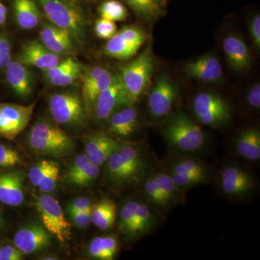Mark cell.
Wrapping results in <instances>:
<instances>
[{
    "label": "cell",
    "mask_w": 260,
    "mask_h": 260,
    "mask_svg": "<svg viewBox=\"0 0 260 260\" xmlns=\"http://www.w3.org/2000/svg\"><path fill=\"white\" fill-rule=\"evenodd\" d=\"M106 162L108 178L119 188L138 184L148 170L147 159L136 145H120Z\"/></svg>",
    "instance_id": "6da1fadb"
},
{
    "label": "cell",
    "mask_w": 260,
    "mask_h": 260,
    "mask_svg": "<svg viewBox=\"0 0 260 260\" xmlns=\"http://www.w3.org/2000/svg\"><path fill=\"white\" fill-rule=\"evenodd\" d=\"M51 23L68 30L75 42H83L85 37V15L73 0H38Z\"/></svg>",
    "instance_id": "7a4b0ae2"
},
{
    "label": "cell",
    "mask_w": 260,
    "mask_h": 260,
    "mask_svg": "<svg viewBox=\"0 0 260 260\" xmlns=\"http://www.w3.org/2000/svg\"><path fill=\"white\" fill-rule=\"evenodd\" d=\"M155 66L153 51L148 47L133 61L121 67L119 75L132 104L138 102L149 88Z\"/></svg>",
    "instance_id": "3957f363"
},
{
    "label": "cell",
    "mask_w": 260,
    "mask_h": 260,
    "mask_svg": "<svg viewBox=\"0 0 260 260\" xmlns=\"http://www.w3.org/2000/svg\"><path fill=\"white\" fill-rule=\"evenodd\" d=\"M28 143L34 152L48 156H64L74 148L73 140L66 133L46 121L34 124L29 134Z\"/></svg>",
    "instance_id": "277c9868"
},
{
    "label": "cell",
    "mask_w": 260,
    "mask_h": 260,
    "mask_svg": "<svg viewBox=\"0 0 260 260\" xmlns=\"http://www.w3.org/2000/svg\"><path fill=\"white\" fill-rule=\"evenodd\" d=\"M164 133L173 148L179 151H196L205 142V135L201 127L182 112L174 113L169 118Z\"/></svg>",
    "instance_id": "5b68a950"
},
{
    "label": "cell",
    "mask_w": 260,
    "mask_h": 260,
    "mask_svg": "<svg viewBox=\"0 0 260 260\" xmlns=\"http://www.w3.org/2000/svg\"><path fill=\"white\" fill-rule=\"evenodd\" d=\"M198 120L205 125L218 126L231 118L230 106L226 101L213 92H203L196 95L192 103Z\"/></svg>",
    "instance_id": "8992f818"
},
{
    "label": "cell",
    "mask_w": 260,
    "mask_h": 260,
    "mask_svg": "<svg viewBox=\"0 0 260 260\" xmlns=\"http://www.w3.org/2000/svg\"><path fill=\"white\" fill-rule=\"evenodd\" d=\"M37 208L44 228L61 242L70 240L71 225L65 218L59 202L51 195L43 194L37 199Z\"/></svg>",
    "instance_id": "52a82bcc"
},
{
    "label": "cell",
    "mask_w": 260,
    "mask_h": 260,
    "mask_svg": "<svg viewBox=\"0 0 260 260\" xmlns=\"http://www.w3.org/2000/svg\"><path fill=\"white\" fill-rule=\"evenodd\" d=\"M145 39L146 35L141 28L134 25L124 26L108 40L104 53L119 60H127L138 53Z\"/></svg>",
    "instance_id": "ba28073f"
},
{
    "label": "cell",
    "mask_w": 260,
    "mask_h": 260,
    "mask_svg": "<svg viewBox=\"0 0 260 260\" xmlns=\"http://www.w3.org/2000/svg\"><path fill=\"white\" fill-rule=\"evenodd\" d=\"M36 105L0 103V137L14 140L28 125Z\"/></svg>",
    "instance_id": "9c48e42d"
},
{
    "label": "cell",
    "mask_w": 260,
    "mask_h": 260,
    "mask_svg": "<svg viewBox=\"0 0 260 260\" xmlns=\"http://www.w3.org/2000/svg\"><path fill=\"white\" fill-rule=\"evenodd\" d=\"M49 110L58 124L71 125L83 120L85 109L83 100L78 94L64 92L51 95Z\"/></svg>",
    "instance_id": "30bf717a"
},
{
    "label": "cell",
    "mask_w": 260,
    "mask_h": 260,
    "mask_svg": "<svg viewBox=\"0 0 260 260\" xmlns=\"http://www.w3.org/2000/svg\"><path fill=\"white\" fill-rule=\"evenodd\" d=\"M179 91L175 83L167 74L162 73L150 89L148 104L150 114L155 118L167 116L177 100Z\"/></svg>",
    "instance_id": "8fae6325"
},
{
    "label": "cell",
    "mask_w": 260,
    "mask_h": 260,
    "mask_svg": "<svg viewBox=\"0 0 260 260\" xmlns=\"http://www.w3.org/2000/svg\"><path fill=\"white\" fill-rule=\"evenodd\" d=\"M133 105L130 101L120 75H114L112 83L99 94L95 102L97 118L104 120L123 107Z\"/></svg>",
    "instance_id": "7c38bea8"
},
{
    "label": "cell",
    "mask_w": 260,
    "mask_h": 260,
    "mask_svg": "<svg viewBox=\"0 0 260 260\" xmlns=\"http://www.w3.org/2000/svg\"><path fill=\"white\" fill-rule=\"evenodd\" d=\"M114 75L102 67H93L84 73L82 78V100L86 112L95 106L99 94L112 83Z\"/></svg>",
    "instance_id": "4fadbf2b"
},
{
    "label": "cell",
    "mask_w": 260,
    "mask_h": 260,
    "mask_svg": "<svg viewBox=\"0 0 260 260\" xmlns=\"http://www.w3.org/2000/svg\"><path fill=\"white\" fill-rule=\"evenodd\" d=\"M254 177L250 173L237 166H229L220 175V186L229 196L241 198L251 192L254 188Z\"/></svg>",
    "instance_id": "5bb4252c"
},
{
    "label": "cell",
    "mask_w": 260,
    "mask_h": 260,
    "mask_svg": "<svg viewBox=\"0 0 260 260\" xmlns=\"http://www.w3.org/2000/svg\"><path fill=\"white\" fill-rule=\"evenodd\" d=\"M14 243L23 254H32L50 245V233L40 224H30L19 229Z\"/></svg>",
    "instance_id": "9a60e30c"
},
{
    "label": "cell",
    "mask_w": 260,
    "mask_h": 260,
    "mask_svg": "<svg viewBox=\"0 0 260 260\" xmlns=\"http://www.w3.org/2000/svg\"><path fill=\"white\" fill-rule=\"evenodd\" d=\"M20 61L26 66L35 67L45 71L59 64L60 58L49 50L42 42L30 41L22 47Z\"/></svg>",
    "instance_id": "2e32d148"
},
{
    "label": "cell",
    "mask_w": 260,
    "mask_h": 260,
    "mask_svg": "<svg viewBox=\"0 0 260 260\" xmlns=\"http://www.w3.org/2000/svg\"><path fill=\"white\" fill-rule=\"evenodd\" d=\"M223 49L231 68L235 71L246 72L250 69L252 56L247 44L237 35H229L223 39Z\"/></svg>",
    "instance_id": "e0dca14e"
},
{
    "label": "cell",
    "mask_w": 260,
    "mask_h": 260,
    "mask_svg": "<svg viewBox=\"0 0 260 260\" xmlns=\"http://www.w3.org/2000/svg\"><path fill=\"white\" fill-rule=\"evenodd\" d=\"M41 42L57 55L68 54L75 50L74 39L68 30L54 24H45L39 32Z\"/></svg>",
    "instance_id": "ac0fdd59"
},
{
    "label": "cell",
    "mask_w": 260,
    "mask_h": 260,
    "mask_svg": "<svg viewBox=\"0 0 260 260\" xmlns=\"http://www.w3.org/2000/svg\"><path fill=\"white\" fill-rule=\"evenodd\" d=\"M184 72L188 76L205 83H213L221 79L223 68L217 58L212 55L200 56L186 63Z\"/></svg>",
    "instance_id": "d6986e66"
},
{
    "label": "cell",
    "mask_w": 260,
    "mask_h": 260,
    "mask_svg": "<svg viewBox=\"0 0 260 260\" xmlns=\"http://www.w3.org/2000/svg\"><path fill=\"white\" fill-rule=\"evenodd\" d=\"M119 146L120 144L112 137L99 133L88 138L85 143V154L89 161L100 167Z\"/></svg>",
    "instance_id": "ffe728a7"
},
{
    "label": "cell",
    "mask_w": 260,
    "mask_h": 260,
    "mask_svg": "<svg viewBox=\"0 0 260 260\" xmlns=\"http://www.w3.org/2000/svg\"><path fill=\"white\" fill-rule=\"evenodd\" d=\"M82 67L79 61L68 57L54 68L45 70V77L53 85L68 86L80 78Z\"/></svg>",
    "instance_id": "44dd1931"
},
{
    "label": "cell",
    "mask_w": 260,
    "mask_h": 260,
    "mask_svg": "<svg viewBox=\"0 0 260 260\" xmlns=\"http://www.w3.org/2000/svg\"><path fill=\"white\" fill-rule=\"evenodd\" d=\"M0 201L9 206H19L24 201L23 177L18 172L0 174Z\"/></svg>",
    "instance_id": "7402d4cb"
},
{
    "label": "cell",
    "mask_w": 260,
    "mask_h": 260,
    "mask_svg": "<svg viewBox=\"0 0 260 260\" xmlns=\"http://www.w3.org/2000/svg\"><path fill=\"white\" fill-rule=\"evenodd\" d=\"M6 78L17 95L26 98L31 93L32 78L26 65L20 61H11L6 68Z\"/></svg>",
    "instance_id": "603a6c76"
},
{
    "label": "cell",
    "mask_w": 260,
    "mask_h": 260,
    "mask_svg": "<svg viewBox=\"0 0 260 260\" xmlns=\"http://www.w3.org/2000/svg\"><path fill=\"white\" fill-rule=\"evenodd\" d=\"M139 124V114L135 108L126 107L116 111L110 116L109 131L113 134L126 138L133 134Z\"/></svg>",
    "instance_id": "cb8c5ba5"
},
{
    "label": "cell",
    "mask_w": 260,
    "mask_h": 260,
    "mask_svg": "<svg viewBox=\"0 0 260 260\" xmlns=\"http://www.w3.org/2000/svg\"><path fill=\"white\" fill-rule=\"evenodd\" d=\"M236 149L242 158L251 161L260 158V132L256 128L243 131L236 141Z\"/></svg>",
    "instance_id": "d4e9b609"
},
{
    "label": "cell",
    "mask_w": 260,
    "mask_h": 260,
    "mask_svg": "<svg viewBox=\"0 0 260 260\" xmlns=\"http://www.w3.org/2000/svg\"><path fill=\"white\" fill-rule=\"evenodd\" d=\"M13 8L15 20L20 28L30 30L39 25L40 11L34 0H14Z\"/></svg>",
    "instance_id": "484cf974"
},
{
    "label": "cell",
    "mask_w": 260,
    "mask_h": 260,
    "mask_svg": "<svg viewBox=\"0 0 260 260\" xmlns=\"http://www.w3.org/2000/svg\"><path fill=\"white\" fill-rule=\"evenodd\" d=\"M140 18L150 22L164 15L167 0H124Z\"/></svg>",
    "instance_id": "4316f807"
},
{
    "label": "cell",
    "mask_w": 260,
    "mask_h": 260,
    "mask_svg": "<svg viewBox=\"0 0 260 260\" xmlns=\"http://www.w3.org/2000/svg\"><path fill=\"white\" fill-rule=\"evenodd\" d=\"M116 205L113 200L104 199L94 205L91 213V222L102 231L108 230L115 223Z\"/></svg>",
    "instance_id": "83f0119b"
},
{
    "label": "cell",
    "mask_w": 260,
    "mask_h": 260,
    "mask_svg": "<svg viewBox=\"0 0 260 260\" xmlns=\"http://www.w3.org/2000/svg\"><path fill=\"white\" fill-rule=\"evenodd\" d=\"M119 249L115 237L112 236L94 238L89 246V254L92 257L100 260H112Z\"/></svg>",
    "instance_id": "f1b7e54d"
},
{
    "label": "cell",
    "mask_w": 260,
    "mask_h": 260,
    "mask_svg": "<svg viewBox=\"0 0 260 260\" xmlns=\"http://www.w3.org/2000/svg\"><path fill=\"white\" fill-rule=\"evenodd\" d=\"M155 223V216L148 205L143 204V203H139L134 222L132 225L128 236L136 237L147 234L153 229Z\"/></svg>",
    "instance_id": "f546056e"
},
{
    "label": "cell",
    "mask_w": 260,
    "mask_h": 260,
    "mask_svg": "<svg viewBox=\"0 0 260 260\" xmlns=\"http://www.w3.org/2000/svg\"><path fill=\"white\" fill-rule=\"evenodd\" d=\"M143 192L150 204L159 209H168L172 206V203L164 194L153 176L147 177L143 183Z\"/></svg>",
    "instance_id": "4dcf8cb0"
},
{
    "label": "cell",
    "mask_w": 260,
    "mask_h": 260,
    "mask_svg": "<svg viewBox=\"0 0 260 260\" xmlns=\"http://www.w3.org/2000/svg\"><path fill=\"white\" fill-rule=\"evenodd\" d=\"M152 176L173 205L181 201L183 199L182 189H179L176 185L170 174H166V173H157Z\"/></svg>",
    "instance_id": "1f68e13d"
},
{
    "label": "cell",
    "mask_w": 260,
    "mask_h": 260,
    "mask_svg": "<svg viewBox=\"0 0 260 260\" xmlns=\"http://www.w3.org/2000/svg\"><path fill=\"white\" fill-rule=\"evenodd\" d=\"M101 18L114 22L123 21L127 18L129 13L126 7L117 0H107L99 7Z\"/></svg>",
    "instance_id": "d6a6232c"
},
{
    "label": "cell",
    "mask_w": 260,
    "mask_h": 260,
    "mask_svg": "<svg viewBox=\"0 0 260 260\" xmlns=\"http://www.w3.org/2000/svg\"><path fill=\"white\" fill-rule=\"evenodd\" d=\"M100 174V168L89 161L73 177L67 178L70 184L77 186H88L99 177Z\"/></svg>",
    "instance_id": "836d02e7"
},
{
    "label": "cell",
    "mask_w": 260,
    "mask_h": 260,
    "mask_svg": "<svg viewBox=\"0 0 260 260\" xmlns=\"http://www.w3.org/2000/svg\"><path fill=\"white\" fill-rule=\"evenodd\" d=\"M171 173L177 174H208V171L203 162L196 159H181L174 162Z\"/></svg>",
    "instance_id": "e575fe53"
},
{
    "label": "cell",
    "mask_w": 260,
    "mask_h": 260,
    "mask_svg": "<svg viewBox=\"0 0 260 260\" xmlns=\"http://www.w3.org/2000/svg\"><path fill=\"white\" fill-rule=\"evenodd\" d=\"M138 206L139 203L131 200L126 203L121 208L119 215V229L123 234L129 235Z\"/></svg>",
    "instance_id": "d590c367"
},
{
    "label": "cell",
    "mask_w": 260,
    "mask_h": 260,
    "mask_svg": "<svg viewBox=\"0 0 260 260\" xmlns=\"http://www.w3.org/2000/svg\"><path fill=\"white\" fill-rule=\"evenodd\" d=\"M171 177L174 179L176 185L181 189H187L198 184L205 183L208 174H177L171 173Z\"/></svg>",
    "instance_id": "8d00e7d4"
},
{
    "label": "cell",
    "mask_w": 260,
    "mask_h": 260,
    "mask_svg": "<svg viewBox=\"0 0 260 260\" xmlns=\"http://www.w3.org/2000/svg\"><path fill=\"white\" fill-rule=\"evenodd\" d=\"M57 164L52 160H42L32 167L28 172V178L32 185L38 186L43 178Z\"/></svg>",
    "instance_id": "74e56055"
},
{
    "label": "cell",
    "mask_w": 260,
    "mask_h": 260,
    "mask_svg": "<svg viewBox=\"0 0 260 260\" xmlns=\"http://www.w3.org/2000/svg\"><path fill=\"white\" fill-rule=\"evenodd\" d=\"M94 30L98 37L107 40L114 37L118 31L115 22L102 18L95 22Z\"/></svg>",
    "instance_id": "f35d334b"
},
{
    "label": "cell",
    "mask_w": 260,
    "mask_h": 260,
    "mask_svg": "<svg viewBox=\"0 0 260 260\" xmlns=\"http://www.w3.org/2000/svg\"><path fill=\"white\" fill-rule=\"evenodd\" d=\"M20 162L18 152L6 145L0 144V168L15 167Z\"/></svg>",
    "instance_id": "ab89813d"
},
{
    "label": "cell",
    "mask_w": 260,
    "mask_h": 260,
    "mask_svg": "<svg viewBox=\"0 0 260 260\" xmlns=\"http://www.w3.org/2000/svg\"><path fill=\"white\" fill-rule=\"evenodd\" d=\"M59 176V164H56L55 167L48 173L47 175L43 178L42 180L39 183L38 187L41 191L44 193H50L55 189L56 184Z\"/></svg>",
    "instance_id": "60d3db41"
},
{
    "label": "cell",
    "mask_w": 260,
    "mask_h": 260,
    "mask_svg": "<svg viewBox=\"0 0 260 260\" xmlns=\"http://www.w3.org/2000/svg\"><path fill=\"white\" fill-rule=\"evenodd\" d=\"M93 207L94 205H90L86 209L81 210V211L71 215L76 225L82 228V229H85L90 225L91 223V213Z\"/></svg>",
    "instance_id": "b9f144b4"
},
{
    "label": "cell",
    "mask_w": 260,
    "mask_h": 260,
    "mask_svg": "<svg viewBox=\"0 0 260 260\" xmlns=\"http://www.w3.org/2000/svg\"><path fill=\"white\" fill-rule=\"evenodd\" d=\"M23 253L16 246L5 245L0 249V260L23 259Z\"/></svg>",
    "instance_id": "7bdbcfd3"
},
{
    "label": "cell",
    "mask_w": 260,
    "mask_h": 260,
    "mask_svg": "<svg viewBox=\"0 0 260 260\" xmlns=\"http://www.w3.org/2000/svg\"><path fill=\"white\" fill-rule=\"evenodd\" d=\"M92 205L93 204H92L91 201L88 198L81 197V198H77L74 201L72 202L71 204L68 206V213L70 215H74L81 210L86 209Z\"/></svg>",
    "instance_id": "ee69618b"
},
{
    "label": "cell",
    "mask_w": 260,
    "mask_h": 260,
    "mask_svg": "<svg viewBox=\"0 0 260 260\" xmlns=\"http://www.w3.org/2000/svg\"><path fill=\"white\" fill-rule=\"evenodd\" d=\"M249 31L256 49L260 48V15H256L249 23Z\"/></svg>",
    "instance_id": "f6af8a7d"
},
{
    "label": "cell",
    "mask_w": 260,
    "mask_h": 260,
    "mask_svg": "<svg viewBox=\"0 0 260 260\" xmlns=\"http://www.w3.org/2000/svg\"><path fill=\"white\" fill-rule=\"evenodd\" d=\"M88 162L89 159L86 154H81V155H78V156L76 157V158L75 159L74 162H73V165H72L69 171H68L67 178L73 177V176H74L77 173L79 172Z\"/></svg>",
    "instance_id": "bcb514c9"
},
{
    "label": "cell",
    "mask_w": 260,
    "mask_h": 260,
    "mask_svg": "<svg viewBox=\"0 0 260 260\" xmlns=\"http://www.w3.org/2000/svg\"><path fill=\"white\" fill-rule=\"evenodd\" d=\"M247 102L251 107L259 109L260 107V85L256 83L253 85L247 94Z\"/></svg>",
    "instance_id": "7dc6e473"
},
{
    "label": "cell",
    "mask_w": 260,
    "mask_h": 260,
    "mask_svg": "<svg viewBox=\"0 0 260 260\" xmlns=\"http://www.w3.org/2000/svg\"><path fill=\"white\" fill-rule=\"evenodd\" d=\"M0 54L11 55V46L6 38L0 35Z\"/></svg>",
    "instance_id": "c3c4849f"
},
{
    "label": "cell",
    "mask_w": 260,
    "mask_h": 260,
    "mask_svg": "<svg viewBox=\"0 0 260 260\" xmlns=\"http://www.w3.org/2000/svg\"><path fill=\"white\" fill-rule=\"evenodd\" d=\"M11 61V55L0 54V70L6 69Z\"/></svg>",
    "instance_id": "681fc988"
},
{
    "label": "cell",
    "mask_w": 260,
    "mask_h": 260,
    "mask_svg": "<svg viewBox=\"0 0 260 260\" xmlns=\"http://www.w3.org/2000/svg\"><path fill=\"white\" fill-rule=\"evenodd\" d=\"M7 8L5 5L0 1V25H3L6 21Z\"/></svg>",
    "instance_id": "f907efd6"
},
{
    "label": "cell",
    "mask_w": 260,
    "mask_h": 260,
    "mask_svg": "<svg viewBox=\"0 0 260 260\" xmlns=\"http://www.w3.org/2000/svg\"><path fill=\"white\" fill-rule=\"evenodd\" d=\"M0 221H1V211H0Z\"/></svg>",
    "instance_id": "816d5d0a"
}]
</instances>
